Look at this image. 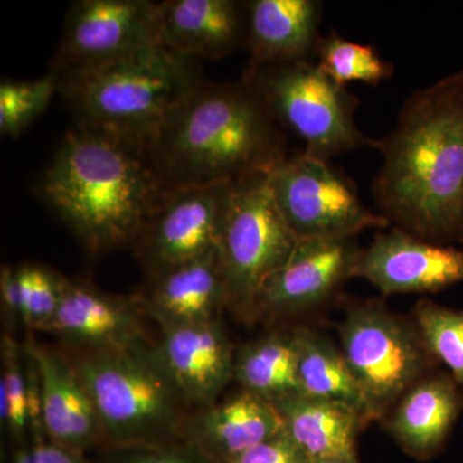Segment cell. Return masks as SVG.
<instances>
[{
	"label": "cell",
	"mask_w": 463,
	"mask_h": 463,
	"mask_svg": "<svg viewBox=\"0 0 463 463\" xmlns=\"http://www.w3.org/2000/svg\"><path fill=\"white\" fill-rule=\"evenodd\" d=\"M463 392L447 373L423 377L390 411L388 429L408 455L425 459L440 449L458 419Z\"/></svg>",
	"instance_id": "44dd1931"
},
{
	"label": "cell",
	"mask_w": 463,
	"mask_h": 463,
	"mask_svg": "<svg viewBox=\"0 0 463 463\" xmlns=\"http://www.w3.org/2000/svg\"><path fill=\"white\" fill-rule=\"evenodd\" d=\"M161 44L158 3L79 0L70 8L57 54L62 74L103 65Z\"/></svg>",
	"instance_id": "8fae6325"
},
{
	"label": "cell",
	"mask_w": 463,
	"mask_h": 463,
	"mask_svg": "<svg viewBox=\"0 0 463 463\" xmlns=\"http://www.w3.org/2000/svg\"><path fill=\"white\" fill-rule=\"evenodd\" d=\"M25 352L9 334L2 337L0 421L17 447L30 443Z\"/></svg>",
	"instance_id": "4316f807"
},
{
	"label": "cell",
	"mask_w": 463,
	"mask_h": 463,
	"mask_svg": "<svg viewBox=\"0 0 463 463\" xmlns=\"http://www.w3.org/2000/svg\"><path fill=\"white\" fill-rule=\"evenodd\" d=\"M142 298L114 297L87 282L61 277V301L44 332L81 350L128 349L151 345L141 315Z\"/></svg>",
	"instance_id": "4fadbf2b"
},
{
	"label": "cell",
	"mask_w": 463,
	"mask_h": 463,
	"mask_svg": "<svg viewBox=\"0 0 463 463\" xmlns=\"http://www.w3.org/2000/svg\"><path fill=\"white\" fill-rule=\"evenodd\" d=\"M154 352L185 404L209 407L234 380L236 356L221 319L163 328Z\"/></svg>",
	"instance_id": "9a60e30c"
},
{
	"label": "cell",
	"mask_w": 463,
	"mask_h": 463,
	"mask_svg": "<svg viewBox=\"0 0 463 463\" xmlns=\"http://www.w3.org/2000/svg\"><path fill=\"white\" fill-rule=\"evenodd\" d=\"M56 76L79 124L146 152L167 116L203 84L191 58L163 44Z\"/></svg>",
	"instance_id": "277c9868"
},
{
	"label": "cell",
	"mask_w": 463,
	"mask_h": 463,
	"mask_svg": "<svg viewBox=\"0 0 463 463\" xmlns=\"http://www.w3.org/2000/svg\"><path fill=\"white\" fill-rule=\"evenodd\" d=\"M353 277L370 282L383 297L432 294L463 282V248L392 228L359 250Z\"/></svg>",
	"instance_id": "7c38bea8"
},
{
	"label": "cell",
	"mask_w": 463,
	"mask_h": 463,
	"mask_svg": "<svg viewBox=\"0 0 463 463\" xmlns=\"http://www.w3.org/2000/svg\"><path fill=\"white\" fill-rule=\"evenodd\" d=\"M315 463H358V458L335 459V461H321Z\"/></svg>",
	"instance_id": "e575fe53"
},
{
	"label": "cell",
	"mask_w": 463,
	"mask_h": 463,
	"mask_svg": "<svg viewBox=\"0 0 463 463\" xmlns=\"http://www.w3.org/2000/svg\"><path fill=\"white\" fill-rule=\"evenodd\" d=\"M254 90L279 127L304 142V154L328 161L376 146L355 123L359 99L331 80L312 61L246 70Z\"/></svg>",
	"instance_id": "8992f818"
},
{
	"label": "cell",
	"mask_w": 463,
	"mask_h": 463,
	"mask_svg": "<svg viewBox=\"0 0 463 463\" xmlns=\"http://www.w3.org/2000/svg\"><path fill=\"white\" fill-rule=\"evenodd\" d=\"M58 90L56 74L36 80H3L0 84V133L18 137L47 109Z\"/></svg>",
	"instance_id": "83f0119b"
},
{
	"label": "cell",
	"mask_w": 463,
	"mask_h": 463,
	"mask_svg": "<svg viewBox=\"0 0 463 463\" xmlns=\"http://www.w3.org/2000/svg\"><path fill=\"white\" fill-rule=\"evenodd\" d=\"M298 241L274 203L267 174L234 184L218 249L232 312L245 319L257 316L261 289Z\"/></svg>",
	"instance_id": "ba28073f"
},
{
	"label": "cell",
	"mask_w": 463,
	"mask_h": 463,
	"mask_svg": "<svg viewBox=\"0 0 463 463\" xmlns=\"http://www.w3.org/2000/svg\"><path fill=\"white\" fill-rule=\"evenodd\" d=\"M339 331L341 352L361 386L373 421L386 419L399 399L434 373L438 364L416 323L379 300L353 304Z\"/></svg>",
	"instance_id": "52a82bcc"
},
{
	"label": "cell",
	"mask_w": 463,
	"mask_h": 463,
	"mask_svg": "<svg viewBox=\"0 0 463 463\" xmlns=\"http://www.w3.org/2000/svg\"><path fill=\"white\" fill-rule=\"evenodd\" d=\"M33 463H90L84 453L53 443L44 434L30 438Z\"/></svg>",
	"instance_id": "d6a6232c"
},
{
	"label": "cell",
	"mask_w": 463,
	"mask_h": 463,
	"mask_svg": "<svg viewBox=\"0 0 463 463\" xmlns=\"http://www.w3.org/2000/svg\"><path fill=\"white\" fill-rule=\"evenodd\" d=\"M413 316L426 346L463 392V310L422 298L414 306Z\"/></svg>",
	"instance_id": "484cf974"
},
{
	"label": "cell",
	"mask_w": 463,
	"mask_h": 463,
	"mask_svg": "<svg viewBox=\"0 0 463 463\" xmlns=\"http://www.w3.org/2000/svg\"><path fill=\"white\" fill-rule=\"evenodd\" d=\"M245 5L248 69L312 61L322 20L317 0H249Z\"/></svg>",
	"instance_id": "e0dca14e"
},
{
	"label": "cell",
	"mask_w": 463,
	"mask_h": 463,
	"mask_svg": "<svg viewBox=\"0 0 463 463\" xmlns=\"http://www.w3.org/2000/svg\"><path fill=\"white\" fill-rule=\"evenodd\" d=\"M147 154L167 187L237 183L288 158L279 125L243 80L199 85L167 116Z\"/></svg>",
	"instance_id": "3957f363"
},
{
	"label": "cell",
	"mask_w": 463,
	"mask_h": 463,
	"mask_svg": "<svg viewBox=\"0 0 463 463\" xmlns=\"http://www.w3.org/2000/svg\"><path fill=\"white\" fill-rule=\"evenodd\" d=\"M274 405L281 414L283 430L310 461L356 458V437L365 423L353 408L303 394Z\"/></svg>",
	"instance_id": "7402d4cb"
},
{
	"label": "cell",
	"mask_w": 463,
	"mask_h": 463,
	"mask_svg": "<svg viewBox=\"0 0 463 463\" xmlns=\"http://www.w3.org/2000/svg\"><path fill=\"white\" fill-rule=\"evenodd\" d=\"M0 310L5 327L14 328L24 323L17 268L11 265H2L0 269Z\"/></svg>",
	"instance_id": "1f68e13d"
},
{
	"label": "cell",
	"mask_w": 463,
	"mask_h": 463,
	"mask_svg": "<svg viewBox=\"0 0 463 463\" xmlns=\"http://www.w3.org/2000/svg\"><path fill=\"white\" fill-rule=\"evenodd\" d=\"M154 346L81 350L72 361L111 448L182 440L185 403L158 364Z\"/></svg>",
	"instance_id": "5b68a950"
},
{
	"label": "cell",
	"mask_w": 463,
	"mask_h": 463,
	"mask_svg": "<svg viewBox=\"0 0 463 463\" xmlns=\"http://www.w3.org/2000/svg\"><path fill=\"white\" fill-rule=\"evenodd\" d=\"M234 184L179 185L164 192L134 240L152 277L219 249Z\"/></svg>",
	"instance_id": "30bf717a"
},
{
	"label": "cell",
	"mask_w": 463,
	"mask_h": 463,
	"mask_svg": "<svg viewBox=\"0 0 463 463\" xmlns=\"http://www.w3.org/2000/svg\"><path fill=\"white\" fill-rule=\"evenodd\" d=\"M25 347L38 365L45 437L76 452L105 443L93 402L72 361L30 339Z\"/></svg>",
	"instance_id": "2e32d148"
},
{
	"label": "cell",
	"mask_w": 463,
	"mask_h": 463,
	"mask_svg": "<svg viewBox=\"0 0 463 463\" xmlns=\"http://www.w3.org/2000/svg\"><path fill=\"white\" fill-rule=\"evenodd\" d=\"M242 390L277 403L298 394L297 331H274L252 341L234 359Z\"/></svg>",
	"instance_id": "cb8c5ba5"
},
{
	"label": "cell",
	"mask_w": 463,
	"mask_h": 463,
	"mask_svg": "<svg viewBox=\"0 0 463 463\" xmlns=\"http://www.w3.org/2000/svg\"><path fill=\"white\" fill-rule=\"evenodd\" d=\"M14 463H33L32 446L30 443L18 446L14 455Z\"/></svg>",
	"instance_id": "836d02e7"
},
{
	"label": "cell",
	"mask_w": 463,
	"mask_h": 463,
	"mask_svg": "<svg viewBox=\"0 0 463 463\" xmlns=\"http://www.w3.org/2000/svg\"><path fill=\"white\" fill-rule=\"evenodd\" d=\"M267 176L274 203L298 240L354 239L365 230L390 225L364 206L355 185L328 161L301 152Z\"/></svg>",
	"instance_id": "9c48e42d"
},
{
	"label": "cell",
	"mask_w": 463,
	"mask_h": 463,
	"mask_svg": "<svg viewBox=\"0 0 463 463\" xmlns=\"http://www.w3.org/2000/svg\"><path fill=\"white\" fill-rule=\"evenodd\" d=\"M142 303L146 315L156 319L161 328L221 319L228 300L219 250L152 277Z\"/></svg>",
	"instance_id": "ffe728a7"
},
{
	"label": "cell",
	"mask_w": 463,
	"mask_h": 463,
	"mask_svg": "<svg viewBox=\"0 0 463 463\" xmlns=\"http://www.w3.org/2000/svg\"><path fill=\"white\" fill-rule=\"evenodd\" d=\"M145 149L71 128L43 174V199L91 252L134 242L167 190Z\"/></svg>",
	"instance_id": "7a4b0ae2"
},
{
	"label": "cell",
	"mask_w": 463,
	"mask_h": 463,
	"mask_svg": "<svg viewBox=\"0 0 463 463\" xmlns=\"http://www.w3.org/2000/svg\"><path fill=\"white\" fill-rule=\"evenodd\" d=\"M112 449L116 453L109 463H216L184 441Z\"/></svg>",
	"instance_id": "f546056e"
},
{
	"label": "cell",
	"mask_w": 463,
	"mask_h": 463,
	"mask_svg": "<svg viewBox=\"0 0 463 463\" xmlns=\"http://www.w3.org/2000/svg\"><path fill=\"white\" fill-rule=\"evenodd\" d=\"M298 394L327 399L353 408L365 425L373 421L367 402L340 347L310 328H295Z\"/></svg>",
	"instance_id": "603a6c76"
},
{
	"label": "cell",
	"mask_w": 463,
	"mask_h": 463,
	"mask_svg": "<svg viewBox=\"0 0 463 463\" xmlns=\"http://www.w3.org/2000/svg\"><path fill=\"white\" fill-rule=\"evenodd\" d=\"M17 274L24 325L32 330L44 331L60 306L62 276L33 264L20 265Z\"/></svg>",
	"instance_id": "f1b7e54d"
},
{
	"label": "cell",
	"mask_w": 463,
	"mask_h": 463,
	"mask_svg": "<svg viewBox=\"0 0 463 463\" xmlns=\"http://www.w3.org/2000/svg\"><path fill=\"white\" fill-rule=\"evenodd\" d=\"M374 148L379 214L420 239L463 245V71L414 90Z\"/></svg>",
	"instance_id": "6da1fadb"
},
{
	"label": "cell",
	"mask_w": 463,
	"mask_h": 463,
	"mask_svg": "<svg viewBox=\"0 0 463 463\" xmlns=\"http://www.w3.org/2000/svg\"><path fill=\"white\" fill-rule=\"evenodd\" d=\"M231 463H315L288 438L285 430L268 439Z\"/></svg>",
	"instance_id": "4dcf8cb0"
},
{
	"label": "cell",
	"mask_w": 463,
	"mask_h": 463,
	"mask_svg": "<svg viewBox=\"0 0 463 463\" xmlns=\"http://www.w3.org/2000/svg\"><path fill=\"white\" fill-rule=\"evenodd\" d=\"M359 250L354 239L298 241L288 263L261 289L257 316L294 315L321 306L353 277Z\"/></svg>",
	"instance_id": "5bb4252c"
},
{
	"label": "cell",
	"mask_w": 463,
	"mask_h": 463,
	"mask_svg": "<svg viewBox=\"0 0 463 463\" xmlns=\"http://www.w3.org/2000/svg\"><path fill=\"white\" fill-rule=\"evenodd\" d=\"M316 58L317 66L344 88L355 81L376 87L394 72V65L383 60L373 45L347 41L335 32L322 36Z\"/></svg>",
	"instance_id": "d4e9b609"
},
{
	"label": "cell",
	"mask_w": 463,
	"mask_h": 463,
	"mask_svg": "<svg viewBox=\"0 0 463 463\" xmlns=\"http://www.w3.org/2000/svg\"><path fill=\"white\" fill-rule=\"evenodd\" d=\"M161 44L179 56L218 60L245 43L243 3L165 0L158 3Z\"/></svg>",
	"instance_id": "d6986e66"
},
{
	"label": "cell",
	"mask_w": 463,
	"mask_h": 463,
	"mask_svg": "<svg viewBox=\"0 0 463 463\" xmlns=\"http://www.w3.org/2000/svg\"><path fill=\"white\" fill-rule=\"evenodd\" d=\"M281 431L283 422L276 405L242 390L185 421L182 441L216 463H231Z\"/></svg>",
	"instance_id": "ac0fdd59"
}]
</instances>
